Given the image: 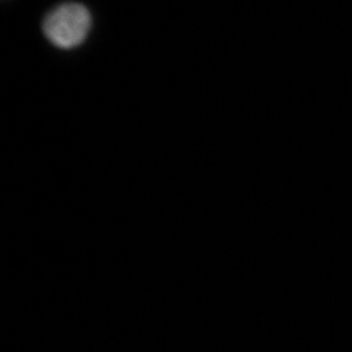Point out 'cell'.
Listing matches in <instances>:
<instances>
[{"label": "cell", "instance_id": "cell-1", "mask_svg": "<svg viewBox=\"0 0 352 352\" xmlns=\"http://www.w3.org/2000/svg\"><path fill=\"white\" fill-rule=\"evenodd\" d=\"M42 28L54 46L71 50L88 37L91 29V14L82 4L65 3L54 8L45 17Z\"/></svg>", "mask_w": 352, "mask_h": 352}]
</instances>
